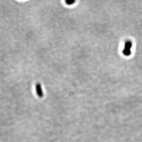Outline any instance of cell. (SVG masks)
I'll use <instances>...</instances> for the list:
<instances>
[{"instance_id": "7a4b0ae2", "label": "cell", "mask_w": 142, "mask_h": 142, "mask_svg": "<svg viewBox=\"0 0 142 142\" xmlns=\"http://www.w3.org/2000/svg\"><path fill=\"white\" fill-rule=\"evenodd\" d=\"M36 91L38 96L40 97V98L43 97L44 94L42 90L41 85L40 83H37L36 85Z\"/></svg>"}, {"instance_id": "3957f363", "label": "cell", "mask_w": 142, "mask_h": 142, "mask_svg": "<svg viewBox=\"0 0 142 142\" xmlns=\"http://www.w3.org/2000/svg\"><path fill=\"white\" fill-rule=\"evenodd\" d=\"M75 1H73V0H71V1H70V0H69V1H66L65 2L68 5H72L74 3H75Z\"/></svg>"}, {"instance_id": "6da1fadb", "label": "cell", "mask_w": 142, "mask_h": 142, "mask_svg": "<svg viewBox=\"0 0 142 142\" xmlns=\"http://www.w3.org/2000/svg\"><path fill=\"white\" fill-rule=\"evenodd\" d=\"M132 42L130 41H127L125 44L124 49L123 50V54L125 56H128L131 54V48L132 47Z\"/></svg>"}]
</instances>
